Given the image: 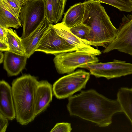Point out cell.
Here are the masks:
<instances>
[{"mask_svg": "<svg viewBox=\"0 0 132 132\" xmlns=\"http://www.w3.org/2000/svg\"><path fill=\"white\" fill-rule=\"evenodd\" d=\"M67 108L70 114L105 127L112 123L115 114L122 112L119 101L108 98L95 90L81 91L69 97Z\"/></svg>", "mask_w": 132, "mask_h": 132, "instance_id": "obj_1", "label": "cell"}, {"mask_svg": "<svg viewBox=\"0 0 132 132\" xmlns=\"http://www.w3.org/2000/svg\"><path fill=\"white\" fill-rule=\"evenodd\" d=\"M83 3L85 10L82 23L90 28L85 43L105 48L116 37L118 29L112 23L101 3L94 0Z\"/></svg>", "mask_w": 132, "mask_h": 132, "instance_id": "obj_2", "label": "cell"}, {"mask_svg": "<svg viewBox=\"0 0 132 132\" xmlns=\"http://www.w3.org/2000/svg\"><path fill=\"white\" fill-rule=\"evenodd\" d=\"M39 82L30 74H24L13 80L12 90L17 121L26 125L32 121L35 114V100Z\"/></svg>", "mask_w": 132, "mask_h": 132, "instance_id": "obj_3", "label": "cell"}, {"mask_svg": "<svg viewBox=\"0 0 132 132\" xmlns=\"http://www.w3.org/2000/svg\"><path fill=\"white\" fill-rule=\"evenodd\" d=\"M90 73L78 70L60 78L53 84V92L59 99L69 98L75 93L85 88Z\"/></svg>", "mask_w": 132, "mask_h": 132, "instance_id": "obj_4", "label": "cell"}, {"mask_svg": "<svg viewBox=\"0 0 132 132\" xmlns=\"http://www.w3.org/2000/svg\"><path fill=\"white\" fill-rule=\"evenodd\" d=\"M46 17L45 1L29 0L22 7L20 20L23 27L22 39L28 36Z\"/></svg>", "mask_w": 132, "mask_h": 132, "instance_id": "obj_5", "label": "cell"}, {"mask_svg": "<svg viewBox=\"0 0 132 132\" xmlns=\"http://www.w3.org/2000/svg\"><path fill=\"white\" fill-rule=\"evenodd\" d=\"M79 68L89 70L90 74L96 77L108 79L132 74V63L114 59L111 62L87 64Z\"/></svg>", "mask_w": 132, "mask_h": 132, "instance_id": "obj_6", "label": "cell"}, {"mask_svg": "<svg viewBox=\"0 0 132 132\" xmlns=\"http://www.w3.org/2000/svg\"><path fill=\"white\" fill-rule=\"evenodd\" d=\"M53 61L57 72L60 74H69L77 68L87 64L98 62L96 56L87 53L73 51L55 55Z\"/></svg>", "mask_w": 132, "mask_h": 132, "instance_id": "obj_7", "label": "cell"}, {"mask_svg": "<svg viewBox=\"0 0 132 132\" xmlns=\"http://www.w3.org/2000/svg\"><path fill=\"white\" fill-rule=\"evenodd\" d=\"M75 48L59 36L50 24L40 41L36 51L55 55L66 52L75 51Z\"/></svg>", "mask_w": 132, "mask_h": 132, "instance_id": "obj_8", "label": "cell"}, {"mask_svg": "<svg viewBox=\"0 0 132 132\" xmlns=\"http://www.w3.org/2000/svg\"><path fill=\"white\" fill-rule=\"evenodd\" d=\"M114 50L132 56V14L124 15L116 37L103 52L108 53Z\"/></svg>", "mask_w": 132, "mask_h": 132, "instance_id": "obj_9", "label": "cell"}, {"mask_svg": "<svg viewBox=\"0 0 132 132\" xmlns=\"http://www.w3.org/2000/svg\"><path fill=\"white\" fill-rule=\"evenodd\" d=\"M53 27L59 36L75 48L76 51L87 53L96 56L101 53L99 50L84 42L73 34L69 28L64 25L62 22L53 25Z\"/></svg>", "mask_w": 132, "mask_h": 132, "instance_id": "obj_10", "label": "cell"}, {"mask_svg": "<svg viewBox=\"0 0 132 132\" xmlns=\"http://www.w3.org/2000/svg\"><path fill=\"white\" fill-rule=\"evenodd\" d=\"M0 113L8 120L16 118L12 87L4 80L0 81Z\"/></svg>", "mask_w": 132, "mask_h": 132, "instance_id": "obj_11", "label": "cell"}, {"mask_svg": "<svg viewBox=\"0 0 132 132\" xmlns=\"http://www.w3.org/2000/svg\"><path fill=\"white\" fill-rule=\"evenodd\" d=\"M53 86L46 80L39 81L36 92L35 114L37 116L45 111L52 101Z\"/></svg>", "mask_w": 132, "mask_h": 132, "instance_id": "obj_12", "label": "cell"}, {"mask_svg": "<svg viewBox=\"0 0 132 132\" xmlns=\"http://www.w3.org/2000/svg\"><path fill=\"white\" fill-rule=\"evenodd\" d=\"M50 23L46 17L38 27L27 37L21 39L25 55L28 58L36 51L39 42Z\"/></svg>", "mask_w": 132, "mask_h": 132, "instance_id": "obj_13", "label": "cell"}, {"mask_svg": "<svg viewBox=\"0 0 132 132\" xmlns=\"http://www.w3.org/2000/svg\"><path fill=\"white\" fill-rule=\"evenodd\" d=\"M27 58L26 55L6 51L4 54L3 68L8 76H16L19 74L25 68Z\"/></svg>", "mask_w": 132, "mask_h": 132, "instance_id": "obj_14", "label": "cell"}, {"mask_svg": "<svg viewBox=\"0 0 132 132\" xmlns=\"http://www.w3.org/2000/svg\"><path fill=\"white\" fill-rule=\"evenodd\" d=\"M84 10L85 4L83 2L77 3L71 6L65 12L62 22L69 28L82 23Z\"/></svg>", "mask_w": 132, "mask_h": 132, "instance_id": "obj_15", "label": "cell"}, {"mask_svg": "<svg viewBox=\"0 0 132 132\" xmlns=\"http://www.w3.org/2000/svg\"><path fill=\"white\" fill-rule=\"evenodd\" d=\"M117 96L122 112L126 115L132 124V88L123 87L120 89Z\"/></svg>", "mask_w": 132, "mask_h": 132, "instance_id": "obj_16", "label": "cell"}, {"mask_svg": "<svg viewBox=\"0 0 132 132\" xmlns=\"http://www.w3.org/2000/svg\"><path fill=\"white\" fill-rule=\"evenodd\" d=\"M21 24L19 18L15 17L8 10L0 1V26L17 29L21 27Z\"/></svg>", "mask_w": 132, "mask_h": 132, "instance_id": "obj_17", "label": "cell"}, {"mask_svg": "<svg viewBox=\"0 0 132 132\" xmlns=\"http://www.w3.org/2000/svg\"><path fill=\"white\" fill-rule=\"evenodd\" d=\"M7 38L9 51L20 55H25L22 43V38L19 36L15 31L8 28Z\"/></svg>", "mask_w": 132, "mask_h": 132, "instance_id": "obj_18", "label": "cell"}, {"mask_svg": "<svg viewBox=\"0 0 132 132\" xmlns=\"http://www.w3.org/2000/svg\"><path fill=\"white\" fill-rule=\"evenodd\" d=\"M114 7L121 11L130 12L132 4L129 0H94Z\"/></svg>", "mask_w": 132, "mask_h": 132, "instance_id": "obj_19", "label": "cell"}, {"mask_svg": "<svg viewBox=\"0 0 132 132\" xmlns=\"http://www.w3.org/2000/svg\"><path fill=\"white\" fill-rule=\"evenodd\" d=\"M52 1L54 23L56 24L61 19L67 0H52Z\"/></svg>", "mask_w": 132, "mask_h": 132, "instance_id": "obj_20", "label": "cell"}, {"mask_svg": "<svg viewBox=\"0 0 132 132\" xmlns=\"http://www.w3.org/2000/svg\"><path fill=\"white\" fill-rule=\"evenodd\" d=\"M69 28L71 33L84 43L90 31V28L82 23Z\"/></svg>", "mask_w": 132, "mask_h": 132, "instance_id": "obj_21", "label": "cell"}, {"mask_svg": "<svg viewBox=\"0 0 132 132\" xmlns=\"http://www.w3.org/2000/svg\"><path fill=\"white\" fill-rule=\"evenodd\" d=\"M3 5L15 17L19 18L22 6L16 0H0Z\"/></svg>", "mask_w": 132, "mask_h": 132, "instance_id": "obj_22", "label": "cell"}, {"mask_svg": "<svg viewBox=\"0 0 132 132\" xmlns=\"http://www.w3.org/2000/svg\"><path fill=\"white\" fill-rule=\"evenodd\" d=\"M46 17L51 24L54 23L53 7L52 0L45 1Z\"/></svg>", "mask_w": 132, "mask_h": 132, "instance_id": "obj_23", "label": "cell"}, {"mask_svg": "<svg viewBox=\"0 0 132 132\" xmlns=\"http://www.w3.org/2000/svg\"><path fill=\"white\" fill-rule=\"evenodd\" d=\"M72 128L71 124L67 122L57 123L50 132H70Z\"/></svg>", "mask_w": 132, "mask_h": 132, "instance_id": "obj_24", "label": "cell"}, {"mask_svg": "<svg viewBox=\"0 0 132 132\" xmlns=\"http://www.w3.org/2000/svg\"><path fill=\"white\" fill-rule=\"evenodd\" d=\"M0 132H5L8 125V119L0 113Z\"/></svg>", "mask_w": 132, "mask_h": 132, "instance_id": "obj_25", "label": "cell"}, {"mask_svg": "<svg viewBox=\"0 0 132 132\" xmlns=\"http://www.w3.org/2000/svg\"><path fill=\"white\" fill-rule=\"evenodd\" d=\"M8 28L0 26V39L7 42V34Z\"/></svg>", "mask_w": 132, "mask_h": 132, "instance_id": "obj_26", "label": "cell"}, {"mask_svg": "<svg viewBox=\"0 0 132 132\" xmlns=\"http://www.w3.org/2000/svg\"><path fill=\"white\" fill-rule=\"evenodd\" d=\"M10 48L7 42L0 39V51L3 52L9 51Z\"/></svg>", "mask_w": 132, "mask_h": 132, "instance_id": "obj_27", "label": "cell"}, {"mask_svg": "<svg viewBox=\"0 0 132 132\" xmlns=\"http://www.w3.org/2000/svg\"><path fill=\"white\" fill-rule=\"evenodd\" d=\"M2 52L0 51V63H2L4 60V54L2 53Z\"/></svg>", "mask_w": 132, "mask_h": 132, "instance_id": "obj_28", "label": "cell"}, {"mask_svg": "<svg viewBox=\"0 0 132 132\" xmlns=\"http://www.w3.org/2000/svg\"><path fill=\"white\" fill-rule=\"evenodd\" d=\"M19 2L22 6L26 2L29 0H16Z\"/></svg>", "mask_w": 132, "mask_h": 132, "instance_id": "obj_29", "label": "cell"}, {"mask_svg": "<svg viewBox=\"0 0 132 132\" xmlns=\"http://www.w3.org/2000/svg\"><path fill=\"white\" fill-rule=\"evenodd\" d=\"M132 4V0H129Z\"/></svg>", "mask_w": 132, "mask_h": 132, "instance_id": "obj_30", "label": "cell"}]
</instances>
